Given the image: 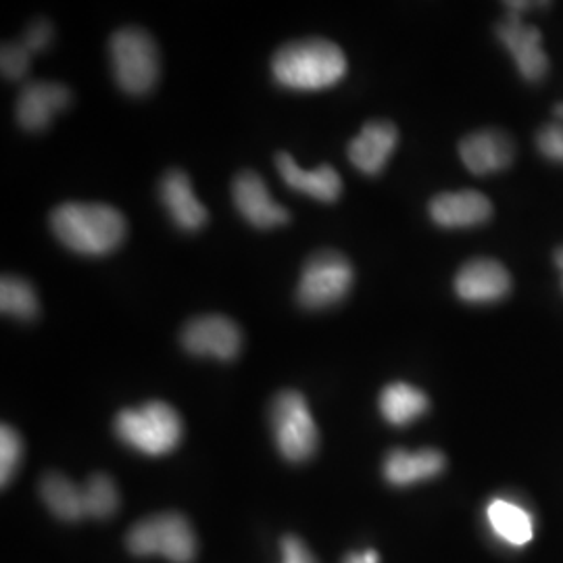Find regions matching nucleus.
Segmentation results:
<instances>
[{"instance_id":"1","label":"nucleus","mask_w":563,"mask_h":563,"mask_svg":"<svg viewBox=\"0 0 563 563\" xmlns=\"http://www.w3.org/2000/svg\"><path fill=\"white\" fill-rule=\"evenodd\" d=\"M60 244L86 257H102L120 246L128 223L115 207L101 202H65L51 216Z\"/></svg>"},{"instance_id":"2","label":"nucleus","mask_w":563,"mask_h":563,"mask_svg":"<svg viewBox=\"0 0 563 563\" xmlns=\"http://www.w3.org/2000/svg\"><path fill=\"white\" fill-rule=\"evenodd\" d=\"M276 81L290 90H323L344 78L346 57L341 46L323 38L297 41L282 46L272 59Z\"/></svg>"},{"instance_id":"3","label":"nucleus","mask_w":563,"mask_h":563,"mask_svg":"<svg viewBox=\"0 0 563 563\" xmlns=\"http://www.w3.org/2000/svg\"><path fill=\"white\" fill-rule=\"evenodd\" d=\"M113 428L121 443L151 457L172 453L181 441L180 416L174 407L162 401L123 409Z\"/></svg>"},{"instance_id":"4","label":"nucleus","mask_w":563,"mask_h":563,"mask_svg":"<svg viewBox=\"0 0 563 563\" xmlns=\"http://www.w3.org/2000/svg\"><path fill=\"white\" fill-rule=\"evenodd\" d=\"M109 57L121 90L142 97L148 95L162 74L159 48L141 27H123L109 42Z\"/></svg>"},{"instance_id":"5","label":"nucleus","mask_w":563,"mask_h":563,"mask_svg":"<svg viewBox=\"0 0 563 563\" xmlns=\"http://www.w3.org/2000/svg\"><path fill=\"white\" fill-rule=\"evenodd\" d=\"M134 555H162L172 563H190L197 555V537L190 522L176 511L157 514L136 523L128 534Z\"/></svg>"},{"instance_id":"6","label":"nucleus","mask_w":563,"mask_h":563,"mask_svg":"<svg viewBox=\"0 0 563 563\" xmlns=\"http://www.w3.org/2000/svg\"><path fill=\"white\" fill-rule=\"evenodd\" d=\"M274 441L286 462L301 463L313 457L320 434L301 393L284 390L272 405Z\"/></svg>"},{"instance_id":"7","label":"nucleus","mask_w":563,"mask_h":563,"mask_svg":"<svg viewBox=\"0 0 563 563\" xmlns=\"http://www.w3.org/2000/svg\"><path fill=\"white\" fill-rule=\"evenodd\" d=\"M355 280L351 262L336 251H320L302 267L297 301L305 309H325L341 302Z\"/></svg>"},{"instance_id":"8","label":"nucleus","mask_w":563,"mask_h":563,"mask_svg":"<svg viewBox=\"0 0 563 563\" xmlns=\"http://www.w3.org/2000/svg\"><path fill=\"white\" fill-rule=\"evenodd\" d=\"M181 344L197 357H216L220 362H232L242 349V332L236 323L223 316H202L186 323L181 332Z\"/></svg>"},{"instance_id":"9","label":"nucleus","mask_w":563,"mask_h":563,"mask_svg":"<svg viewBox=\"0 0 563 563\" xmlns=\"http://www.w3.org/2000/svg\"><path fill=\"white\" fill-rule=\"evenodd\" d=\"M497 38L516 60L523 80L530 84L544 80L549 71V57L544 53L543 36L534 25L523 23L522 18L509 15L495 27Z\"/></svg>"},{"instance_id":"10","label":"nucleus","mask_w":563,"mask_h":563,"mask_svg":"<svg viewBox=\"0 0 563 563\" xmlns=\"http://www.w3.org/2000/svg\"><path fill=\"white\" fill-rule=\"evenodd\" d=\"M457 297L472 305H488L505 299L511 292V276L497 260H472L455 276Z\"/></svg>"},{"instance_id":"11","label":"nucleus","mask_w":563,"mask_h":563,"mask_svg":"<svg viewBox=\"0 0 563 563\" xmlns=\"http://www.w3.org/2000/svg\"><path fill=\"white\" fill-rule=\"evenodd\" d=\"M460 157L474 176H490L507 169L516 159V144L501 130H478L460 142Z\"/></svg>"},{"instance_id":"12","label":"nucleus","mask_w":563,"mask_h":563,"mask_svg":"<svg viewBox=\"0 0 563 563\" xmlns=\"http://www.w3.org/2000/svg\"><path fill=\"white\" fill-rule=\"evenodd\" d=\"M232 199L242 218L255 228L269 230L290 222V213L272 199L263 178L255 172H241L232 184Z\"/></svg>"},{"instance_id":"13","label":"nucleus","mask_w":563,"mask_h":563,"mask_svg":"<svg viewBox=\"0 0 563 563\" xmlns=\"http://www.w3.org/2000/svg\"><path fill=\"white\" fill-rule=\"evenodd\" d=\"M399 142L397 125L390 121H369L363 125L360 136H355L349 148V162L365 176H378L386 167L390 155Z\"/></svg>"},{"instance_id":"14","label":"nucleus","mask_w":563,"mask_h":563,"mask_svg":"<svg viewBox=\"0 0 563 563\" xmlns=\"http://www.w3.org/2000/svg\"><path fill=\"white\" fill-rule=\"evenodd\" d=\"M69 102L71 92L67 86L57 81H32L18 99V121L27 132H41Z\"/></svg>"},{"instance_id":"15","label":"nucleus","mask_w":563,"mask_h":563,"mask_svg":"<svg viewBox=\"0 0 563 563\" xmlns=\"http://www.w3.org/2000/svg\"><path fill=\"white\" fill-rule=\"evenodd\" d=\"M430 218L446 230L476 228L493 218V205L476 190L441 192L430 202Z\"/></svg>"},{"instance_id":"16","label":"nucleus","mask_w":563,"mask_h":563,"mask_svg":"<svg viewBox=\"0 0 563 563\" xmlns=\"http://www.w3.org/2000/svg\"><path fill=\"white\" fill-rule=\"evenodd\" d=\"M159 199H162L163 207L167 209L169 218L184 232L201 230L202 225L207 223V218H209L207 209L195 197L192 184L180 169H172L163 176L162 184H159Z\"/></svg>"},{"instance_id":"17","label":"nucleus","mask_w":563,"mask_h":563,"mask_svg":"<svg viewBox=\"0 0 563 563\" xmlns=\"http://www.w3.org/2000/svg\"><path fill=\"white\" fill-rule=\"evenodd\" d=\"M276 167L280 172L282 180L286 181L292 190L322 202L339 201L342 180L334 167L320 165L313 172H305L288 153H280L276 157Z\"/></svg>"},{"instance_id":"18","label":"nucleus","mask_w":563,"mask_h":563,"mask_svg":"<svg viewBox=\"0 0 563 563\" xmlns=\"http://www.w3.org/2000/svg\"><path fill=\"white\" fill-rule=\"evenodd\" d=\"M446 465L443 453L437 449L405 451L395 449L384 460V478L393 486H409L439 476Z\"/></svg>"},{"instance_id":"19","label":"nucleus","mask_w":563,"mask_h":563,"mask_svg":"<svg viewBox=\"0 0 563 563\" xmlns=\"http://www.w3.org/2000/svg\"><path fill=\"white\" fill-rule=\"evenodd\" d=\"M486 518L493 532L507 544L523 547L532 541L534 522L532 516L514 501L493 499L486 507Z\"/></svg>"},{"instance_id":"20","label":"nucleus","mask_w":563,"mask_h":563,"mask_svg":"<svg viewBox=\"0 0 563 563\" xmlns=\"http://www.w3.org/2000/svg\"><path fill=\"white\" fill-rule=\"evenodd\" d=\"M380 413L393 426H407L422 418L430 401L420 388L407 383L388 384L380 395Z\"/></svg>"},{"instance_id":"21","label":"nucleus","mask_w":563,"mask_h":563,"mask_svg":"<svg viewBox=\"0 0 563 563\" xmlns=\"http://www.w3.org/2000/svg\"><path fill=\"white\" fill-rule=\"evenodd\" d=\"M41 497L59 520L78 522L86 516L84 490L63 474L53 472L42 478Z\"/></svg>"},{"instance_id":"22","label":"nucleus","mask_w":563,"mask_h":563,"mask_svg":"<svg viewBox=\"0 0 563 563\" xmlns=\"http://www.w3.org/2000/svg\"><path fill=\"white\" fill-rule=\"evenodd\" d=\"M0 309L4 316L32 322L41 311V301L30 282L20 276H4L0 280Z\"/></svg>"},{"instance_id":"23","label":"nucleus","mask_w":563,"mask_h":563,"mask_svg":"<svg viewBox=\"0 0 563 563\" xmlns=\"http://www.w3.org/2000/svg\"><path fill=\"white\" fill-rule=\"evenodd\" d=\"M81 490H84L86 516L104 520L118 511L120 493H118V486L111 476L95 474L88 478V483L81 486Z\"/></svg>"},{"instance_id":"24","label":"nucleus","mask_w":563,"mask_h":563,"mask_svg":"<svg viewBox=\"0 0 563 563\" xmlns=\"http://www.w3.org/2000/svg\"><path fill=\"white\" fill-rule=\"evenodd\" d=\"M23 457V441L18 430L9 423H2L0 428V483L2 486L13 481L15 472L20 470Z\"/></svg>"},{"instance_id":"25","label":"nucleus","mask_w":563,"mask_h":563,"mask_svg":"<svg viewBox=\"0 0 563 563\" xmlns=\"http://www.w3.org/2000/svg\"><path fill=\"white\" fill-rule=\"evenodd\" d=\"M30 51L23 44L7 42L0 51V69L7 80H21L30 69Z\"/></svg>"},{"instance_id":"26","label":"nucleus","mask_w":563,"mask_h":563,"mask_svg":"<svg viewBox=\"0 0 563 563\" xmlns=\"http://www.w3.org/2000/svg\"><path fill=\"white\" fill-rule=\"evenodd\" d=\"M537 148L549 162L563 163V123H547L537 134Z\"/></svg>"},{"instance_id":"27","label":"nucleus","mask_w":563,"mask_h":563,"mask_svg":"<svg viewBox=\"0 0 563 563\" xmlns=\"http://www.w3.org/2000/svg\"><path fill=\"white\" fill-rule=\"evenodd\" d=\"M53 41V25L48 21H34L25 36H23V46L30 51V53H41L48 44Z\"/></svg>"},{"instance_id":"28","label":"nucleus","mask_w":563,"mask_h":563,"mask_svg":"<svg viewBox=\"0 0 563 563\" xmlns=\"http://www.w3.org/2000/svg\"><path fill=\"white\" fill-rule=\"evenodd\" d=\"M282 563H318L309 547L297 537L282 539Z\"/></svg>"},{"instance_id":"29","label":"nucleus","mask_w":563,"mask_h":563,"mask_svg":"<svg viewBox=\"0 0 563 563\" xmlns=\"http://www.w3.org/2000/svg\"><path fill=\"white\" fill-rule=\"evenodd\" d=\"M342 563H380V555L374 549H367L363 553H351Z\"/></svg>"},{"instance_id":"30","label":"nucleus","mask_w":563,"mask_h":563,"mask_svg":"<svg viewBox=\"0 0 563 563\" xmlns=\"http://www.w3.org/2000/svg\"><path fill=\"white\" fill-rule=\"evenodd\" d=\"M555 265H558V267L563 272V246L555 251Z\"/></svg>"},{"instance_id":"31","label":"nucleus","mask_w":563,"mask_h":563,"mask_svg":"<svg viewBox=\"0 0 563 563\" xmlns=\"http://www.w3.org/2000/svg\"><path fill=\"white\" fill-rule=\"evenodd\" d=\"M555 118L560 120V123H563V102L555 104Z\"/></svg>"}]
</instances>
